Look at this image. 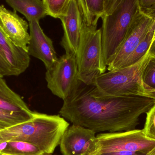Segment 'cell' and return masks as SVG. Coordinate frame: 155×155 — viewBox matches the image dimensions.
Listing matches in <instances>:
<instances>
[{"mask_svg": "<svg viewBox=\"0 0 155 155\" xmlns=\"http://www.w3.org/2000/svg\"><path fill=\"white\" fill-rule=\"evenodd\" d=\"M48 89L54 95L67 99L81 84L78 79L76 55L65 53L58 59L45 75Z\"/></svg>", "mask_w": 155, "mask_h": 155, "instance_id": "8992f818", "label": "cell"}, {"mask_svg": "<svg viewBox=\"0 0 155 155\" xmlns=\"http://www.w3.org/2000/svg\"><path fill=\"white\" fill-rule=\"evenodd\" d=\"M149 58L147 52L136 63L105 72L97 77L93 84L107 95L139 96L152 98L143 79V72Z\"/></svg>", "mask_w": 155, "mask_h": 155, "instance_id": "277c9868", "label": "cell"}, {"mask_svg": "<svg viewBox=\"0 0 155 155\" xmlns=\"http://www.w3.org/2000/svg\"><path fill=\"white\" fill-rule=\"evenodd\" d=\"M138 5L141 12L155 20V0H138Z\"/></svg>", "mask_w": 155, "mask_h": 155, "instance_id": "603a6c76", "label": "cell"}, {"mask_svg": "<svg viewBox=\"0 0 155 155\" xmlns=\"http://www.w3.org/2000/svg\"><path fill=\"white\" fill-rule=\"evenodd\" d=\"M96 133L72 124L65 131L60 146L63 155H98L100 147Z\"/></svg>", "mask_w": 155, "mask_h": 155, "instance_id": "9c48e42d", "label": "cell"}, {"mask_svg": "<svg viewBox=\"0 0 155 155\" xmlns=\"http://www.w3.org/2000/svg\"><path fill=\"white\" fill-rule=\"evenodd\" d=\"M60 20L64 31L61 45L65 50V53L76 55L83 27L77 0H70L67 13Z\"/></svg>", "mask_w": 155, "mask_h": 155, "instance_id": "7c38bea8", "label": "cell"}, {"mask_svg": "<svg viewBox=\"0 0 155 155\" xmlns=\"http://www.w3.org/2000/svg\"><path fill=\"white\" fill-rule=\"evenodd\" d=\"M35 113L34 112L31 113H13L0 108V126L5 129L30 121Z\"/></svg>", "mask_w": 155, "mask_h": 155, "instance_id": "d6986e66", "label": "cell"}, {"mask_svg": "<svg viewBox=\"0 0 155 155\" xmlns=\"http://www.w3.org/2000/svg\"><path fill=\"white\" fill-rule=\"evenodd\" d=\"M0 108L13 113H31L21 97L8 86L3 77H0Z\"/></svg>", "mask_w": 155, "mask_h": 155, "instance_id": "2e32d148", "label": "cell"}, {"mask_svg": "<svg viewBox=\"0 0 155 155\" xmlns=\"http://www.w3.org/2000/svg\"><path fill=\"white\" fill-rule=\"evenodd\" d=\"M147 155H155V147L152 151H151L150 153H149Z\"/></svg>", "mask_w": 155, "mask_h": 155, "instance_id": "484cf974", "label": "cell"}, {"mask_svg": "<svg viewBox=\"0 0 155 155\" xmlns=\"http://www.w3.org/2000/svg\"><path fill=\"white\" fill-rule=\"evenodd\" d=\"M30 60L28 53L16 46L0 27V75L18 76L29 67Z\"/></svg>", "mask_w": 155, "mask_h": 155, "instance_id": "30bf717a", "label": "cell"}, {"mask_svg": "<svg viewBox=\"0 0 155 155\" xmlns=\"http://www.w3.org/2000/svg\"><path fill=\"white\" fill-rule=\"evenodd\" d=\"M78 5L83 25L91 29H97L99 18L106 11L108 0H77Z\"/></svg>", "mask_w": 155, "mask_h": 155, "instance_id": "5bb4252c", "label": "cell"}, {"mask_svg": "<svg viewBox=\"0 0 155 155\" xmlns=\"http://www.w3.org/2000/svg\"><path fill=\"white\" fill-rule=\"evenodd\" d=\"M70 0H43L47 15L61 19L68 11Z\"/></svg>", "mask_w": 155, "mask_h": 155, "instance_id": "ffe728a7", "label": "cell"}, {"mask_svg": "<svg viewBox=\"0 0 155 155\" xmlns=\"http://www.w3.org/2000/svg\"><path fill=\"white\" fill-rule=\"evenodd\" d=\"M70 124L60 115L36 112L31 120L0 131V143L18 141L37 147L45 153L52 154Z\"/></svg>", "mask_w": 155, "mask_h": 155, "instance_id": "7a4b0ae2", "label": "cell"}, {"mask_svg": "<svg viewBox=\"0 0 155 155\" xmlns=\"http://www.w3.org/2000/svg\"><path fill=\"white\" fill-rule=\"evenodd\" d=\"M97 137L100 147L99 153L118 150L147 155L155 147V141L146 138L143 130L101 133L97 135Z\"/></svg>", "mask_w": 155, "mask_h": 155, "instance_id": "52a82bcc", "label": "cell"}, {"mask_svg": "<svg viewBox=\"0 0 155 155\" xmlns=\"http://www.w3.org/2000/svg\"><path fill=\"white\" fill-rule=\"evenodd\" d=\"M155 28V21L143 39L124 63L123 67L134 64L141 60L148 52L152 42Z\"/></svg>", "mask_w": 155, "mask_h": 155, "instance_id": "ac0fdd59", "label": "cell"}, {"mask_svg": "<svg viewBox=\"0 0 155 155\" xmlns=\"http://www.w3.org/2000/svg\"><path fill=\"white\" fill-rule=\"evenodd\" d=\"M6 3L25 16L29 22H39L47 15L43 0H6Z\"/></svg>", "mask_w": 155, "mask_h": 155, "instance_id": "9a60e30c", "label": "cell"}, {"mask_svg": "<svg viewBox=\"0 0 155 155\" xmlns=\"http://www.w3.org/2000/svg\"><path fill=\"white\" fill-rule=\"evenodd\" d=\"M3 129H4V128L0 126V131H1V130H3Z\"/></svg>", "mask_w": 155, "mask_h": 155, "instance_id": "f1b7e54d", "label": "cell"}, {"mask_svg": "<svg viewBox=\"0 0 155 155\" xmlns=\"http://www.w3.org/2000/svg\"><path fill=\"white\" fill-rule=\"evenodd\" d=\"M0 155H1V154H0Z\"/></svg>", "mask_w": 155, "mask_h": 155, "instance_id": "4dcf8cb0", "label": "cell"}, {"mask_svg": "<svg viewBox=\"0 0 155 155\" xmlns=\"http://www.w3.org/2000/svg\"><path fill=\"white\" fill-rule=\"evenodd\" d=\"M0 27L16 46L27 52L30 40L29 24L16 12L10 11L0 5Z\"/></svg>", "mask_w": 155, "mask_h": 155, "instance_id": "4fadbf2b", "label": "cell"}, {"mask_svg": "<svg viewBox=\"0 0 155 155\" xmlns=\"http://www.w3.org/2000/svg\"><path fill=\"white\" fill-rule=\"evenodd\" d=\"M98 155H145L142 153L124 151H110L101 152Z\"/></svg>", "mask_w": 155, "mask_h": 155, "instance_id": "cb8c5ba5", "label": "cell"}, {"mask_svg": "<svg viewBox=\"0 0 155 155\" xmlns=\"http://www.w3.org/2000/svg\"><path fill=\"white\" fill-rule=\"evenodd\" d=\"M143 79L151 97L155 100V57L150 58L143 72Z\"/></svg>", "mask_w": 155, "mask_h": 155, "instance_id": "44dd1931", "label": "cell"}, {"mask_svg": "<svg viewBox=\"0 0 155 155\" xmlns=\"http://www.w3.org/2000/svg\"><path fill=\"white\" fill-rule=\"evenodd\" d=\"M29 25L30 40L27 53L41 61L46 70H49L59 59L53 41L45 33L39 22H30Z\"/></svg>", "mask_w": 155, "mask_h": 155, "instance_id": "8fae6325", "label": "cell"}, {"mask_svg": "<svg viewBox=\"0 0 155 155\" xmlns=\"http://www.w3.org/2000/svg\"><path fill=\"white\" fill-rule=\"evenodd\" d=\"M138 10V0H108L101 29L103 61L107 66L124 41Z\"/></svg>", "mask_w": 155, "mask_h": 155, "instance_id": "3957f363", "label": "cell"}, {"mask_svg": "<svg viewBox=\"0 0 155 155\" xmlns=\"http://www.w3.org/2000/svg\"><path fill=\"white\" fill-rule=\"evenodd\" d=\"M154 21L141 12L138 8L124 41L107 63L108 71L123 67L124 63L146 35Z\"/></svg>", "mask_w": 155, "mask_h": 155, "instance_id": "ba28073f", "label": "cell"}, {"mask_svg": "<svg viewBox=\"0 0 155 155\" xmlns=\"http://www.w3.org/2000/svg\"><path fill=\"white\" fill-rule=\"evenodd\" d=\"M45 153L33 145L18 141L0 143V154L3 155H43Z\"/></svg>", "mask_w": 155, "mask_h": 155, "instance_id": "e0dca14e", "label": "cell"}, {"mask_svg": "<svg viewBox=\"0 0 155 155\" xmlns=\"http://www.w3.org/2000/svg\"><path fill=\"white\" fill-rule=\"evenodd\" d=\"M0 77H3V76H2V75H0Z\"/></svg>", "mask_w": 155, "mask_h": 155, "instance_id": "f546056e", "label": "cell"}, {"mask_svg": "<svg viewBox=\"0 0 155 155\" xmlns=\"http://www.w3.org/2000/svg\"><path fill=\"white\" fill-rule=\"evenodd\" d=\"M146 114V120L143 132L146 138L155 141V104Z\"/></svg>", "mask_w": 155, "mask_h": 155, "instance_id": "7402d4cb", "label": "cell"}, {"mask_svg": "<svg viewBox=\"0 0 155 155\" xmlns=\"http://www.w3.org/2000/svg\"><path fill=\"white\" fill-rule=\"evenodd\" d=\"M155 104L150 97L107 95L94 84L81 83L64 101L59 113L73 124L96 133L126 132L135 130L140 116Z\"/></svg>", "mask_w": 155, "mask_h": 155, "instance_id": "6da1fadb", "label": "cell"}, {"mask_svg": "<svg viewBox=\"0 0 155 155\" xmlns=\"http://www.w3.org/2000/svg\"><path fill=\"white\" fill-rule=\"evenodd\" d=\"M43 155H52L51 154H48V153H45Z\"/></svg>", "mask_w": 155, "mask_h": 155, "instance_id": "83f0119b", "label": "cell"}, {"mask_svg": "<svg viewBox=\"0 0 155 155\" xmlns=\"http://www.w3.org/2000/svg\"><path fill=\"white\" fill-rule=\"evenodd\" d=\"M155 40V28L154 33L153 37V40H152V42H153V41H154Z\"/></svg>", "mask_w": 155, "mask_h": 155, "instance_id": "4316f807", "label": "cell"}, {"mask_svg": "<svg viewBox=\"0 0 155 155\" xmlns=\"http://www.w3.org/2000/svg\"><path fill=\"white\" fill-rule=\"evenodd\" d=\"M78 79L86 85H92L97 77L104 73L107 66L103 61L101 30L83 25L76 54Z\"/></svg>", "mask_w": 155, "mask_h": 155, "instance_id": "5b68a950", "label": "cell"}, {"mask_svg": "<svg viewBox=\"0 0 155 155\" xmlns=\"http://www.w3.org/2000/svg\"><path fill=\"white\" fill-rule=\"evenodd\" d=\"M148 52L150 56L155 57V40L151 43Z\"/></svg>", "mask_w": 155, "mask_h": 155, "instance_id": "d4e9b609", "label": "cell"}]
</instances>
